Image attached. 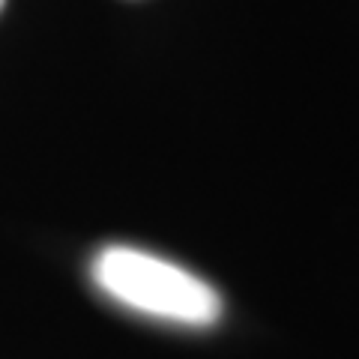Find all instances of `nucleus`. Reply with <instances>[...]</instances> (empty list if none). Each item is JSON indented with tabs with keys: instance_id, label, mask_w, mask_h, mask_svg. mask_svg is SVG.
<instances>
[{
	"instance_id": "2",
	"label": "nucleus",
	"mask_w": 359,
	"mask_h": 359,
	"mask_svg": "<svg viewBox=\"0 0 359 359\" xmlns=\"http://www.w3.org/2000/svg\"><path fill=\"white\" fill-rule=\"evenodd\" d=\"M4 4H6V0H0V9H4Z\"/></svg>"
},
{
	"instance_id": "1",
	"label": "nucleus",
	"mask_w": 359,
	"mask_h": 359,
	"mask_svg": "<svg viewBox=\"0 0 359 359\" xmlns=\"http://www.w3.org/2000/svg\"><path fill=\"white\" fill-rule=\"evenodd\" d=\"M90 273L111 299L153 318L186 327H210L222 318L216 287L189 269L132 245H105L93 257Z\"/></svg>"
}]
</instances>
